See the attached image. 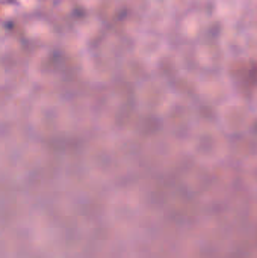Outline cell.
I'll use <instances>...</instances> for the list:
<instances>
[{
  "label": "cell",
  "instance_id": "obj_1",
  "mask_svg": "<svg viewBox=\"0 0 257 258\" xmlns=\"http://www.w3.org/2000/svg\"><path fill=\"white\" fill-rule=\"evenodd\" d=\"M186 153L201 166L214 168L227 160L232 153L229 136L217 122H200L183 141Z\"/></svg>",
  "mask_w": 257,
  "mask_h": 258
},
{
  "label": "cell",
  "instance_id": "obj_2",
  "mask_svg": "<svg viewBox=\"0 0 257 258\" xmlns=\"http://www.w3.org/2000/svg\"><path fill=\"white\" fill-rule=\"evenodd\" d=\"M176 91L170 80L161 74L147 73L133 88V106L138 113L148 118H159L167 112L176 98Z\"/></svg>",
  "mask_w": 257,
  "mask_h": 258
},
{
  "label": "cell",
  "instance_id": "obj_3",
  "mask_svg": "<svg viewBox=\"0 0 257 258\" xmlns=\"http://www.w3.org/2000/svg\"><path fill=\"white\" fill-rule=\"evenodd\" d=\"M215 118L218 127L229 136L247 135L256 122L257 116L250 100L232 95L224 103L215 107Z\"/></svg>",
  "mask_w": 257,
  "mask_h": 258
},
{
  "label": "cell",
  "instance_id": "obj_4",
  "mask_svg": "<svg viewBox=\"0 0 257 258\" xmlns=\"http://www.w3.org/2000/svg\"><path fill=\"white\" fill-rule=\"evenodd\" d=\"M212 21V12L203 6H189L174 23V33L185 45H194L208 35Z\"/></svg>",
  "mask_w": 257,
  "mask_h": 258
},
{
  "label": "cell",
  "instance_id": "obj_5",
  "mask_svg": "<svg viewBox=\"0 0 257 258\" xmlns=\"http://www.w3.org/2000/svg\"><path fill=\"white\" fill-rule=\"evenodd\" d=\"M194 92L203 104L214 107L235 95L233 83L224 71L198 73L194 80Z\"/></svg>",
  "mask_w": 257,
  "mask_h": 258
},
{
  "label": "cell",
  "instance_id": "obj_6",
  "mask_svg": "<svg viewBox=\"0 0 257 258\" xmlns=\"http://www.w3.org/2000/svg\"><path fill=\"white\" fill-rule=\"evenodd\" d=\"M191 47V62L198 73H214L224 70L227 62V48L221 39L206 35Z\"/></svg>",
  "mask_w": 257,
  "mask_h": 258
},
{
  "label": "cell",
  "instance_id": "obj_7",
  "mask_svg": "<svg viewBox=\"0 0 257 258\" xmlns=\"http://www.w3.org/2000/svg\"><path fill=\"white\" fill-rule=\"evenodd\" d=\"M161 121L167 130L168 135H183V141L191 133V130L198 124L197 113L192 106V103L188 98H183L182 95H176L171 106L167 109V112L161 116Z\"/></svg>",
  "mask_w": 257,
  "mask_h": 258
},
{
  "label": "cell",
  "instance_id": "obj_8",
  "mask_svg": "<svg viewBox=\"0 0 257 258\" xmlns=\"http://www.w3.org/2000/svg\"><path fill=\"white\" fill-rule=\"evenodd\" d=\"M170 51L168 39L156 30H147L135 38L132 54L147 68L162 62Z\"/></svg>",
  "mask_w": 257,
  "mask_h": 258
},
{
  "label": "cell",
  "instance_id": "obj_9",
  "mask_svg": "<svg viewBox=\"0 0 257 258\" xmlns=\"http://www.w3.org/2000/svg\"><path fill=\"white\" fill-rule=\"evenodd\" d=\"M238 47L245 57L257 60V26H247L239 32Z\"/></svg>",
  "mask_w": 257,
  "mask_h": 258
},
{
  "label": "cell",
  "instance_id": "obj_10",
  "mask_svg": "<svg viewBox=\"0 0 257 258\" xmlns=\"http://www.w3.org/2000/svg\"><path fill=\"white\" fill-rule=\"evenodd\" d=\"M242 180L245 186L257 194V154L247 157L242 163Z\"/></svg>",
  "mask_w": 257,
  "mask_h": 258
},
{
  "label": "cell",
  "instance_id": "obj_11",
  "mask_svg": "<svg viewBox=\"0 0 257 258\" xmlns=\"http://www.w3.org/2000/svg\"><path fill=\"white\" fill-rule=\"evenodd\" d=\"M250 103H251V106H253V109H254V112H256V116H257V86L253 89V94H251Z\"/></svg>",
  "mask_w": 257,
  "mask_h": 258
},
{
  "label": "cell",
  "instance_id": "obj_12",
  "mask_svg": "<svg viewBox=\"0 0 257 258\" xmlns=\"http://www.w3.org/2000/svg\"><path fill=\"white\" fill-rule=\"evenodd\" d=\"M215 2H217V0H215Z\"/></svg>",
  "mask_w": 257,
  "mask_h": 258
}]
</instances>
